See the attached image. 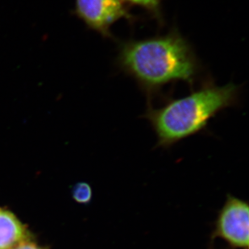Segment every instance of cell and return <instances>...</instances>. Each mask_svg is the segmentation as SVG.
<instances>
[{"instance_id": "52a82bcc", "label": "cell", "mask_w": 249, "mask_h": 249, "mask_svg": "<svg viewBox=\"0 0 249 249\" xmlns=\"http://www.w3.org/2000/svg\"><path fill=\"white\" fill-rule=\"evenodd\" d=\"M73 199L80 204H87L91 201L92 189L89 184L86 182H79L73 189Z\"/></svg>"}, {"instance_id": "7a4b0ae2", "label": "cell", "mask_w": 249, "mask_h": 249, "mask_svg": "<svg viewBox=\"0 0 249 249\" xmlns=\"http://www.w3.org/2000/svg\"><path fill=\"white\" fill-rule=\"evenodd\" d=\"M240 94L237 85L230 83L219 87L209 79L187 96L169 99L158 108L148 105L143 117L155 132L158 146L169 148L203 131L212 118L235 106Z\"/></svg>"}, {"instance_id": "277c9868", "label": "cell", "mask_w": 249, "mask_h": 249, "mask_svg": "<svg viewBox=\"0 0 249 249\" xmlns=\"http://www.w3.org/2000/svg\"><path fill=\"white\" fill-rule=\"evenodd\" d=\"M216 238L233 249H249V207L246 201L228 195L214 223L212 239Z\"/></svg>"}, {"instance_id": "8992f818", "label": "cell", "mask_w": 249, "mask_h": 249, "mask_svg": "<svg viewBox=\"0 0 249 249\" xmlns=\"http://www.w3.org/2000/svg\"><path fill=\"white\" fill-rule=\"evenodd\" d=\"M127 6L140 7L155 19L160 27L165 24L163 17V0H123Z\"/></svg>"}, {"instance_id": "3957f363", "label": "cell", "mask_w": 249, "mask_h": 249, "mask_svg": "<svg viewBox=\"0 0 249 249\" xmlns=\"http://www.w3.org/2000/svg\"><path fill=\"white\" fill-rule=\"evenodd\" d=\"M72 12L88 29L107 39H115L111 28L120 19L130 24L138 20L123 0H74Z\"/></svg>"}, {"instance_id": "5b68a950", "label": "cell", "mask_w": 249, "mask_h": 249, "mask_svg": "<svg viewBox=\"0 0 249 249\" xmlns=\"http://www.w3.org/2000/svg\"><path fill=\"white\" fill-rule=\"evenodd\" d=\"M30 239V234L12 212L0 207V249H12Z\"/></svg>"}, {"instance_id": "6da1fadb", "label": "cell", "mask_w": 249, "mask_h": 249, "mask_svg": "<svg viewBox=\"0 0 249 249\" xmlns=\"http://www.w3.org/2000/svg\"><path fill=\"white\" fill-rule=\"evenodd\" d=\"M115 65L148 99L170 83L185 82L193 87L203 72L191 43L175 27L165 35L121 41Z\"/></svg>"}, {"instance_id": "ba28073f", "label": "cell", "mask_w": 249, "mask_h": 249, "mask_svg": "<svg viewBox=\"0 0 249 249\" xmlns=\"http://www.w3.org/2000/svg\"><path fill=\"white\" fill-rule=\"evenodd\" d=\"M45 249L43 248L38 246L37 245H36L34 243L31 242L30 240L25 241V242L21 243L19 245H17V247H15L14 249Z\"/></svg>"}]
</instances>
